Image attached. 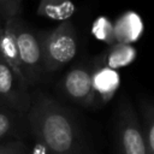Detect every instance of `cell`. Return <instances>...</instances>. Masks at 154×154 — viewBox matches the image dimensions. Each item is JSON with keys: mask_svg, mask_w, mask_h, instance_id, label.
<instances>
[{"mask_svg": "<svg viewBox=\"0 0 154 154\" xmlns=\"http://www.w3.org/2000/svg\"><path fill=\"white\" fill-rule=\"evenodd\" d=\"M46 73H52L69 64L77 54V32L70 20L60 22L51 30L37 32Z\"/></svg>", "mask_w": 154, "mask_h": 154, "instance_id": "cell-2", "label": "cell"}, {"mask_svg": "<svg viewBox=\"0 0 154 154\" xmlns=\"http://www.w3.org/2000/svg\"><path fill=\"white\" fill-rule=\"evenodd\" d=\"M29 152L28 146L22 138L0 143V154H29Z\"/></svg>", "mask_w": 154, "mask_h": 154, "instance_id": "cell-15", "label": "cell"}, {"mask_svg": "<svg viewBox=\"0 0 154 154\" xmlns=\"http://www.w3.org/2000/svg\"><path fill=\"white\" fill-rule=\"evenodd\" d=\"M116 42L132 43L137 41L143 32V22L141 17L132 11L124 12L113 23Z\"/></svg>", "mask_w": 154, "mask_h": 154, "instance_id": "cell-9", "label": "cell"}, {"mask_svg": "<svg viewBox=\"0 0 154 154\" xmlns=\"http://www.w3.org/2000/svg\"><path fill=\"white\" fill-rule=\"evenodd\" d=\"M16 1H17L18 6H20V7H22V1H23V0H16Z\"/></svg>", "mask_w": 154, "mask_h": 154, "instance_id": "cell-18", "label": "cell"}, {"mask_svg": "<svg viewBox=\"0 0 154 154\" xmlns=\"http://www.w3.org/2000/svg\"><path fill=\"white\" fill-rule=\"evenodd\" d=\"M93 66L84 63L73 65L59 81L60 93L70 101L84 107L95 105V94L91 81Z\"/></svg>", "mask_w": 154, "mask_h": 154, "instance_id": "cell-5", "label": "cell"}, {"mask_svg": "<svg viewBox=\"0 0 154 154\" xmlns=\"http://www.w3.org/2000/svg\"><path fill=\"white\" fill-rule=\"evenodd\" d=\"M26 123L47 154H94L73 112L43 91L31 95Z\"/></svg>", "mask_w": 154, "mask_h": 154, "instance_id": "cell-1", "label": "cell"}, {"mask_svg": "<svg viewBox=\"0 0 154 154\" xmlns=\"http://www.w3.org/2000/svg\"><path fill=\"white\" fill-rule=\"evenodd\" d=\"M0 102L25 114L29 111L31 95L10 66L0 58Z\"/></svg>", "mask_w": 154, "mask_h": 154, "instance_id": "cell-6", "label": "cell"}, {"mask_svg": "<svg viewBox=\"0 0 154 154\" xmlns=\"http://www.w3.org/2000/svg\"><path fill=\"white\" fill-rule=\"evenodd\" d=\"M91 32L97 40L107 43L108 46L116 42L113 23L105 16L97 17L94 20L93 26H91Z\"/></svg>", "mask_w": 154, "mask_h": 154, "instance_id": "cell-14", "label": "cell"}, {"mask_svg": "<svg viewBox=\"0 0 154 154\" xmlns=\"http://www.w3.org/2000/svg\"><path fill=\"white\" fill-rule=\"evenodd\" d=\"M91 81L95 94V105L101 106L107 103L120 87V75L117 70L106 66L99 57L93 63Z\"/></svg>", "mask_w": 154, "mask_h": 154, "instance_id": "cell-7", "label": "cell"}, {"mask_svg": "<svg viewBox=\"0 0 154 154\" xmlns=\"http://www.w3.org/2000/svg\"><path fill=\"white\" fill-rule=\"evenodd\" d=\"M2 26H4V23H2V20H1V17H0V31H1Z\"/></svg>", "mask_w": 154, "mask_h": 154, "instance_id": "cell-17", "label": "cell"}, {"mask_svg": "<svg viewBox=\"0 0 154 154\" xmlns=\"http://www.w3.org/2000/svg\"><path fill=\"white\" fill-rule=\"evenodd\" d=\"M137 57V52L135 47L130 43L114 42L109 45L108 48L103 52V54L99 55V59L108 67L113 70H118L120 67H125L130 65Z\"/></svg>", "mask_w": 154, "mask_h": 154, "instance_id": "cell-11", "label": "cell"}, {"mask_svg": "<svg viewBox=\"0 0 154 154\" xmlns=\"http://www.w3.org/2000/svg\"><path fill=\"white\" fill-rule=\"evenodd\" d=\"M117 154H149L137 113L128 99L119 102L116 114Z\"/></svg>", "mask_w": 154, "mask_h": 154, "instance_id": "cell-3", "label": "cell"}, {"mask_svg": "<svg viewBox=\"0 0 154 154\" xmlns=\"http://www.w3.org/2000/svg\"><path fill=\"white\" fill-rule=\"evenodd\" d=\"M26 116L0 102V143L22 138Z\"/></svg>", "mask_w": 154, "mask_h": 154, "instance_id": "cell-10", "label": "cell"}, {"mask_svg": "<svg viewBox=\"0 0 154 154\" xmlns=\"http://www.w3.org/2000/svg\"><path fill=\"white\" fill-rule=\"evenodd\" d=\"M14 19L5 22L0 31V58L10 66V69L14 72V75L19 78V81L23 84L28 85L22 71L17 38H16V30H14Z\"/></svg>", "mask_w": 154, "mask_h": 154, "instance_id": "cell-8", "label": "cell"}, {"mask_svg": "<svg viewBox=\"0 0 154 154\" xmlns=\"http://www.w3.org/2000/svg\"><path fill=\"white\" fill-rule=\"evenodd\" d=\"M140 108L142 114V130L147 142L149 154H154V103L149 100L141 99Z\"/></svg>", "mask_w": 154, "mask_h": 154, "instance_id": "cell-13", "label": "cell"}, {"mask_svg": "<svg viewBox=\"0 0 154 154\" xmlns=\"http://www.w3.org/2000/svg\"><path fill=\"white\" fill-rule=\"evenodd\" d=\"M29 154H47V150H46L45 146H43L41 142L36 141L35 144L32 146V148L30 149Z\"/></svg>", "mask_w": 154, "mask_h": 154, "instance_id": "cell-16", "label": "cell"}, {"mask_svg": "<svg viewBox=\"0 0 154 154\" xmlns=\"http://www.w3.org/2000/svg\"><path fill=\"white\" fill-rule=\"evenodd\" d=\"M36 13L52 20L65 22L75 13V5L71 0H40Z\"/></svg>", "mask_w": 154, "mask_h": 154, "instance_id": "cell-12", "label": "cell"}, {"mask_svg": "<svg viewBox=\"0 0 154 154\" xmlns=\"http://www.w3.org/2000/svg\"><path fill=\"white\" fill-rule=\"evenodd\" d=\"M14 30L23 75L28 85L36 84L46 73L37 32H34L19 17L14 19Z\"/></svg>", "mask_w": 154, "mask_h": 154, "instance_id": "cell-4", "label": "cell"}]
</instances>
